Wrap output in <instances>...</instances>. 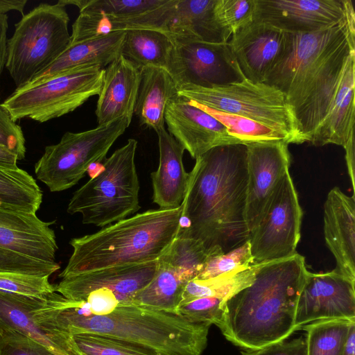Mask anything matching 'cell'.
I'll return each mask as SVG.
<instances>
[{"label":"cell","mask_w":355,"mask_h":355,"mask_svg":"<svg viewBox=\"0 0 355 355\" xmlns=\"http://www.w3.org/2000/svg\"><path fill=\"white\" fill-rule=\"evenodd\" d=\"M247 182L245 144L218 146L196 158L181 205L191 226L180 237L199 240L208 249L220 247L224 252L248 241Z\"/></svg>","instance_id":"1"},{"label":"cell","mask_w":355,"mask_h":355,"mask_svg":"<svg viewBox=\"0 0 355 355\" xmlns=\"http://www.w3.org/2000/svg\"><path fill=\"white\" fill-rule=\"evenodd\" d=\"M309 274L298 253L259 263L253 282L224 302L218 327L247 350L285 340L296 331L297 304Z\"/></svg>","instance_id":"2"},{"label":"cell","mask_w":355,"mask_h":355,"mask_svg":"<svg viewBox=\"0 0 355 355\" xmlns=\"http://www.w3.org/2000/svg\"><path fill=\"white\" fill-rule=\"evenodd\" d=\"M181 214V205L149 209L71 239L73 252L59 277L158 260L176 238Z\"/></svg>","instance_id":"3"},{"label":"cell","mask_w":355,"mask_h":355,"mask_svg":"<svg viewBox=\"0 0 355 355\" xmlns=\"http://www.w3.org/2000/svg\"><path fill=\"white\" fill-rule=\"evenodd\" d=\"M71 334L90 332L119 338L161 355H201L211 324L176 313L120 304L104 315L89 313L69 300L58 315Z\"/></svg>","instance_id":"4"},{"label":"cell","mask_w":355,"mask_h":355,"mask_svg":"<svg viewBox=\"0 0 355 355\" xmlns=\"http://www.w3.org/2000/svg\"><path fill=\"white\" fill-rule=\"evenodd\" d=\"M137 141L127 143L106 158L103 170L76 190L67 212L80 214L84 224L104 227L127 218L139 209V182L135 166Z\"/></svg>","instance_id":"5"},{"label":"cell","mask_w":355,"mask_h":355,"mask_svg":"<svg viewBox=\"0 0 355 355\" xmlns=\"http://www.w3.org/2000/svg\"><path fill=\"white\" fill-rule=\"evenodd\" d=\"M69 22L65 6L58 1L39 4L15 24L7 41L5 67L16 89L28 85L67 49L71 42Z\"/></svg>","instance_id":"6"},{"label":"cell","mask_w":355,"mask_h":355,"mask_svg":"<svg viewBox=\"0 0 355 355\" xmlns=\"http://www.w3.org/2000/svg\"><path fill=\"white\" fill-rule=\"evenodd\" d=\"M178 94L211 109L244 116L268 126L286 135L291 144L304 143L285 96L267 83L244 78L211 87L184 85L178 88Z\"/></svg>","instance_id":"7"},{"label":"cell","mask_w":355,"mask_h":355,"mask_svg":"<svg viewBox=\"0 0 355 355\" xmlns=\"http://www.w3.org/2000/svg\"><path fill=\"white\" fill-rule=\"evenodd\" d=\"M105 69L78 67L59 73L31 87L15 90L1 104L16 122L31 119L46 122L74 111L98 95Z\"/></svg>","instance_id":"8"},{"label":"cell","mask_w":355,"mask_h":355,"mask_svg":"<svg viewBox=\"0 0 355 355\" xmlns=\"http://www.w3.org/2000/svg\"><path fill=\"white\" fill-rule=\"evenodd\" d=\"M130 123L121 117L92 130L65 132L58 144L45 147L35 164L37 178L51 192L72 187L92 164L103 162L111 146Z\"/></svg>","instance_id":"9"},{"label":"cell","mask_w":355,"mask_h":355,"mask_svg":"<svg viewBox=\"0 0 355 355\" xmlns=\"http://www.w3.org/2000/svg\"><path fill=\"white\" fill-rule=\"evenodd\" d=\"M67 303L57 292L35 297L0 291V331L19 333L56 355H80L72 334L58 319Z\"/></svg>","instance_id":"10"},{"label":"cell","mask_w":355,"mask_h":355,"mask_svg":"<svg viewBox=\"0 0 355 355\" xmlns=\"http://www.w3.org/2000/svg\"><path fill=\"white\" fill-rule=\"evenodd\" d=\"M302 210L288 171L272 193L249 241L254 264L279 260L296 253Z\"/></svg>","instance_id":"11"},{"label":"cell","mask_w":355,"mask_h":355,"mask_svg":"<svg viewBox=\"0 0 355 355\" xmlns=\"http://www.w3.org/2000/svg\"><path fill=\"white\" fill-rule=\"evenodd\" d=\"M171 37L174 48L168 72L178 88L184 85H226L245 78L227 42Z\"/></svg>","instance_id":"12"},{"label":"cell","mask_w":355,"mask_h":355,"mask_svg":"<svg viewBox=\"0 0 355 355\" xmlns=\"http://www.w3.org/2000/svg\"><path fill=\"white\" fill-rule=\"evenodd\" d=\"M353 9L351 0H254L253 21L306 33L338 24Z\"/></svg>","instance_id":"13"},{"label":"cell","mask_w":355,"mask_h":355,"mask_svg":"<svg viewBox=\"0 0 355 355\" xmlns=\"http://www.w3.org/2000/svg\"><path fill=\"white\" fill-rule=\"evenodd\" d=\"M288 146L284 141L246 144L245 219L250 232L259 223L281 179L289 171L291 156Z\"/></svg>","instance_id":"14"},{"label":"cell","mask_w":355,"mask_h":355,"mask_svg":"<svg viewBox=\"0 0 355 355\" xmlns=\"http://www.w3.org/2000/svg\"><path fill=\"white\" fill-rule=\"evenodd\" d=\"M355 282L335 270L310 272L298 298L295 327L324 319L355 320Z\"/></svg>","instance_id":"15"},{"label":"cell","mask_w":355,"mask_h":355,"mask_svg":"<svg viewBox=\"0 0 355 355\" xmlns=\"http://www.w3.org/2000/svg\"><path fill=\"white\" fill-rule=\"evenodd\" d=\"M158 260L100 269L62 278L55 292L75 302H83L92 292L102 290L114 295L119 304H127L132 297L155 277Z\"/></svg>","instance_id":"16"},{"label":"cell","mask_w":355,"mask_h":355,"mask_svg":"<svg viewBox=\"0 0 355 355\" xmlns=\"http://www.w3.org/2000/svg\"><path fill=\"white\" fill-rule=\"evenodd\" d=\"M164 121L168 133L195 159L214 147L241 144L220 121L178 94L167 104Z\"/></svg>","instance_id":"17"},{"label":"cell","mask_w":355,"mask_h":355,"mask_svg":"<svg viewBox=\"0 0 355 355\" xmlns=\"http://www.w3.org/2000/svg\"><path fill=\"white\" fill-rule=\"evenodd\" d=\"M289 33L253 21L233 35L227 43L245 78L265 83L284 55Z\"/></svg>","instance_id":"18"},{"label":"cell","mask_w":355,"mask_h":355,"mask_svg":"<svg viewBox=\"0 0 355 355\" xmlns=\"http://www.w3.org/2000/svg\"><path fill=\"white\" fill-rule=\"evenodd\" d=\"M52 223L35 214L0 208V248L55 263L58 247Z\"/></svg>","instance_id":"19"},{"label":"cell","mask_w":355,"mask_h":355,"mask_svg":"<svg viewBox=\"0 0 355 355\" xmlns=\"http://www.w3.org/2000/svg\"><path fill=\"white\" fill-rule=\"evenodd\" d=\"M324 235L336 272L355 282V198L336 187L324 205Z\"/></svg>","instance_id":"20"},{"label":"cell","mask_w":355,"mask_h":355,"mask_svg":"<svg viewBox=\"0 0 355 355\" xmlns=\"http://www.w3.org/2000/svg\"><path fill=\"white\" fill-rule=\"evenodd\" d=\"M140 77L141 69L122 55L105 69L95 112L98 125L121 117L131 122Z\"/></svg>","instance_id":"21"},{"label":"cell","mask_w":355,"mask_h":355,"mask_svg":"<svg viewBox=\"0 0 355 355\" xmlns=\"http://www.w3.org/2000/svg\"><path fill=\"white\" fill-rule=\"evenodd\" d=\"M159 162L151 173L153 200L160 209H175L182 205L187 191L189 173L184 170V147L164 128L156 132Z\"/></svg>","instance_id":"22"},{"label":"cell","mask_w":355,"mask_h":355,"mask_svg":"<svg viewBox=\"0 0 355 355\" xmlns=\"http://www.w3.org/2000/svg\"><path fill=\"white\" fill-rule=\"evenodd\" d=\"M125 35V31H120L70 44L52 64L37 74L22 88L35 86L59 73L73 68L98 67L104 69L121 55Z\"/></svg>","instance_id":"23"},{"label":"cell","mask_w":355,"mask_h":355,"mask_svg":"<svg viewBox=\"0 0 355 355\" xmlns=\"http://www.w3.org/2000/svg\"><path fill=\"white\" fill-rule=\"evenodd\" d=\"M177 95V85L166 70L145 67L141 69L134 114L141 125L157 132L164 128L166 105Z\"/></svg>","instance_id":"24"},{"label":"cell","mask_w":355,"mask_h":355,"mask_svg":"<svg viewBox=\"0 0 355 355\" xmlns=\"http://www.w3.org/2000/svg\"><path fill=\"white\" fill-rule=\"evenodd\" d=\"M216 0H177L167 26L172 37L209 43L227 42L214 14Z\"/></svg>","instance_id":"25"},{"label":"cell","mask_w":355,"mask_h":355,"mask_svg":"<svg viewBox=\"0 0 355 355\" xmlns=\"http://www.w3.org/2000/svg\"><path fill=\"white\" fill-rule=\"evenodd\" d=\"M177 0H166L162 6L128 19L112 18L98 13H83L78 19V32L83 40H92L120 31L154 29L167 33V26Z\"/></svg>","instance_id":"26"},{"label":"cell","mask_w":355,"mask_h":355,"mask_svg":"<svg viewBox=\"0 0 355 355\" xmlns=\"http://www.w3.org/2000/svg\"><path fill=\"white\" fill-rule=\"evenodd\" d=\"M174 43L170 35L154 29L125 31L121 55L139 69L153 66L168 71Z\"/></svg>","instance_id":"27"},{"label":"cell","mask_w":355,"mask_h":355,"mask_svg":"<svg viewBox=\"0 0 355 355\" xmlns=\"http://www.w3.org/2000/svg\"><path fill=\"white\" fill-rule=\"evenodd\" d=\"M187 284L176 270L158 259L153 279L135 293L127 304L175 313Z\"/></svg>","instance_id":"28"},{"label":"cell","mask_w":355,"mask_h":355,"mask_svg":"<svg viewBox=\"0 0 355 355\" xmlns=\"http://www.w3.org/2000/svg\"><path fill=\"white\" fill-rule=\"evenodd\" d=\"M42 191L35 179L17 167L0 166V208L36 214Z\"/></svg>","instance_id":"29"},{"label":"cell","mask_w":355,"mask_h":355,"mask_svg":"<svg viewBox=\"0 0 355 355\" xmlns=\"http://www.w3.org/2000/svg\"><path fill=\"white\" fill-rule=\"evenodd\" d=\"M258 264L207 279H193L185 286L180 303L194 299L216 297L225 301L244 288L250 286L255 278Z\"/></svg>","instance_id":"30"},{"label":"cell","mask_w":355,"mask_h":355,"mask_svg":"<svg viewBox=\"0 0 355 355\" xmlns=\"http://www.w3.org/2000/svg\"><path fill=\"white\" fill-rule=\"evenodd\" d=\"M355 320L324 319L302 325L306 331L307 355H343Z\"/></svg>","instance_id":"31"},{"label":"cell","mask_w":355,"mask_h":355,"mask_svg":"<svg viewBox=\"0 0 355 355\" xmlns=\"http://www.w3.org/2000/svg\"><path fill=\"white\" fill-rule=\"evenodd\" d=\"M220 250V247L208 249L197 239L176 236L159 260L176 270L188 283L197 277L210 255Z\"/></svg>","instance_id":"32"},{"label":"cell","mask_w":355,"mask_h":355,"mask_svg":"<svg viewBox=\"0 0 355 355\" xmlns=\"http://www.w3.org/2000/svg\"><path fill=\"white\" fill-rule=\"evenodd\" d=\"M190 101V100H189ZM196 106L220 121L229 134L241 144L284 141L288 144L291 141L284 133L250 119L211 109L191 101Z\"/></svg>","instance_id":"33"},{"label":"cell","mask_w":355,"mask_h":355,"mask_svg":"<svg viewBox=\"0 0 355 355\" xmlns=\"http://www.w3.org/2000/svg\"><path fill=\"white\" fill-rule=\"evenodd\" d=\"M166 0H60L63 6H76L80 12L98 13L112 18L128 19L141 15L166 3Z\"/></svg>","instance_id":"34"},{"label":"cell","mask_w":355,"mask_h":355,"mask_svg":"<svg viewBox=\"0 0 355 355\" xmlns=\"http://www.w3.org/2000/svg\"><path fill=\"white\" fill-rule=\"evenodd\" d=\"M72 338L80 355H161L145 347L99 334L77 333Z\"/></svg>","instance_id":"35"},{"label":"cell","mask_w":355,"mask_h":355,"mask_svg":"<svg viewBox=\"0 0 355 355\" xmlns=\"http://www.w3.org/2000/svg\"><path fill=\"white\" fill-rule=\"evenodd\" d=\"M254 264L249 240L241 246L227 252L218 251L207 260L202 271L196 279H207Z\"/></svg>","instance_id":"36"},{"label":"cell","mask_w":355,"mask_h":355,"mask_svg":"<svg viewBox=\"0 0 355 355\" xmlns=\"http://www.w3.org/2000/svg\"><path fill=\"white\" fill-rule=\"evenodd\" d=\"M214 14L228 39L253 21L254 0H216Z\"/></svg>","instance_id":"37"},{"label":"cell","mask_w":355,"mask_h":355,"mask_svg":"<svg viewBox=\"0 0 355 355\" xmlns=\"http://www.w3.org/2000/svg\"><path fill=\"white\" fill-rule=\"evenodd\" d=\"M49 275L0 272V291L17 294L46 297L55 292Z\"/></svg>","instance_id":"38"},{"label":"cell","mask_w":355,"mask_h":355,"mask_svg":"<svg viewBox=\"0 0 355 355\" xmlns=\"http://www.w3.org/2000/svg\"><path fill=\"white\" fill-rule=\"evenodd\" d=\"M225 302L216 297H200L180 303L175 313L196 322L218 327L222 321Z\"/></svg>","instance_id":"39"},{"label":"cell","mask_w":355,"mask_h":355,"mask_svg":"<svg viewBox=\"0 0 355 355\" xmlns=\"http://www.w3.org/2000/svg\"><path fill=\"white\" fill-rule=\"evenodd\" d=\"M60 268L57 262H45L0 248V272L51 276Z\"/></svg>","instance_id":"40"},{"label":"cell","mask_w":355,"mask_h":355,"mask_svg":"<svg viewBox=\"0 0 355 355\" xmlns=\"http://www.w3.org/2000/svg\"><path fill=\"white\" fill-rule=\"evenodd\" d=\"M0 355H56L43 345L19 333L0 331Z\"/></svg>","instance_id":"41"},{"label":"cell","mask_w":355,"mask_h":355,"mask_svg":"<svg viewBox=\"0 0 355 355\" xmlns=\"http://www.w3.org/2000/svg\"><path fill=\"white\" fill-rule=\"evenodd\" d=\"M0 145L15 153L19 160L25 157V138L21 128L0 106Z\"/></svg>","instance_id":"42"},{"label":"cell","mask_w":355,"mask_h":355,"mask_svg":"<svg viewBox=\"0 0 355 355\" xmlns=\"http://www.w3.org/2000/svg\"><path fill=\"white\" fill-rule=\"evenodd\" d=\"M242 355H307L306 338H297L291 341L280 340L257 349L241 352Z\"/></svg>","instance_id":"43"},{"label":"cell","mask_w":355,"mask_h":355,"mask_svg":"<svg viewBox=\"0 0 355 355\" xmlns=\"http://www.w3.org/2000/svg\"><path fill=\"white\" fill-rule=\"evenodd\" d=\"M345 159L348 173L351 179L352 187L354 189V171H355V156H354V132L352 133L348 139L345 146Z\"/></svg>","instance_id":"44"},{"label":"cell","mask_w":355,"mask_h":355,"mask_svg":"<svg viewBox=\"0 0 355 355\" xmlns=\"http://www.w3.org/2000/svg\"><path fill=\"white\" fill-rule=\"evenodd\" d=\"M26 3V0H0V14L17 11L24 15V10Z\"/></svg>","instance_id":"45"},{"label":"cell","mask_w":355,"mask_h":355,"mask_svg":"<svg viewBox=\"0 0 355 355\" xmlns=\"http://www.w3.org/2000/svg\"><path fill=\"white\" fill-rule=\"evenodd\" d=\"M17 156L6 148L0 145V166L8 167H17Z\"/></svg>","instance_id":"46"},{"label":"cell","mask_w":355,"mask_h":355,"mask_svg":"<svg viewBox=\"0 0 355 355\" xmlns=\"http://www.w3.org/2000/svg\"><path fill=\"white\" fill-rule=\"evenodd\" d=\"M343 355H355V324L350 329Z\"/></svg>","instance_id":"47"},{"label":"cell","mask_w":355,"mask_h":355,"mask_svg":"<svg viewBox=\"0 0 355 355\" xmlns=\"http://www.w3.org/2000/svg\"><path fill=\"white\" fill-rule=\"evenodd\" d=\"M103 170V162H96L92 164L87 168V173L91 178L98 175Z\"/></svg>","instance_id":"48"}]
</instances>
